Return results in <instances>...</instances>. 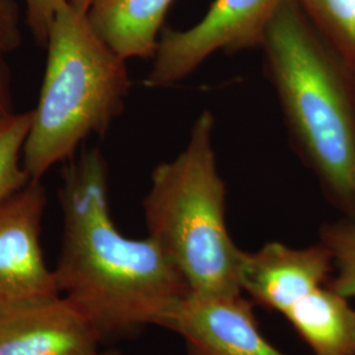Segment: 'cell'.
Here are the masks:
<instances>
[{"label":"cell","mask_w":355,"mask_h":355,"mask_svg":"<svg viewBox=\"0 0 355 355\" xmlns=\"http://www.w3.org/2000/svg\"><path fill=\"white\" fill-rule=\"evenodd\" d=\"M23 42L21 12L16 0H0V54L17 51Z\"/></svg>","instance_id":"2e32d148"},{"label":"cell","mask_w":355,"mask_h":355,"mask_svg":"<svg viewBox=\"0 0 355 355\" xmlns=\"http://www.w3.org/2000/svg\"><path fill=\"white\" fill-rule=\"evenodd\" d=\"M306 17L355 76V0H296Z\"/></svg>","instance_id":"7c38bea8"},{"label":"cell","mask_w":355,"mask_h":355,"mask_svg":"<svg viewBox=\"0 0 355 355\" xmlns=\"http://www.w3.org/2000/svg\"><path fill=\"white\" fill-rule=\"evenodd\" d=\"M46 66L26 136L23 165L41 180L51 166L74 157L92 135H104L124 111L130 78L127 61L92 26L87 13L64 4L46 42Z\"/></svg>","instance_id":"277c9868"},{"label":"cell","mask_w":355,"mask_h":355,"mask_svg":"<svg viewBox=\"0 0 355 355\" xmlns=\"http://www.w3.org/2000/svg\"><path fill=\"white\" fill-rule=\"evenodd\" d=\"M58 202L62 239L53 272L60 293L102 341L148 325L165 328L190 287L149 236L129 239L116 228L108 165L98 148L64 162Z\"/></svg>","instance_id":"6da1fadb"},{"label":"cell","mask_w":355,"mask_h":355,"mask_svg":"<svg viewBox=\"0 0 355 355\" xmlns=\"http://www.w3.org/2000/svg\"><path fill=\"white\" fill-rule=\"evenodd\" d=\"M287 1L290 0H214L198 24L183 31L162 29L144 86H173L217 51L261 48L267 26Z\"/></svg>","instance_id":"5b68a950"},{"label":"cell","mask_w":355,"mask_h":355,"mask_svg":"<svg viewBox=\"0 0 355 355\" xmlns=\"http://www.w3.org/2000/svg\"><path fill=\"white\" fill-rule=\"evenodd\" d=\"M173 0H94L89 26L125 61L153 58Z\"/></svg>","instance_id":"30bf717a"},{"label":"cell","mask_w":355,"mask_h":355,"mask_svg":"<svg viewBox=\"0 0 355 355\" xmlns=\"http://www.w3.org/2000/svg\"><path fill=\"white\" fill-rule=\"evenodd\" d=\"M45 207L36 179L0 203V309L61 295L41 246Z\"/></svg>","instance_id":"8992f818"},{"label":"cell","mask_w":355,"mask_h":355,"mask_svg":"<svg viewBox=\"0 0 355 355\" xmlns=\"http://www.w3.org/2000/svg\"><path fill=\"white\" fill-rule=\"evenodd\" d=\"M215 116L195 119L186 148L152 173L144 199L148 236L200 295L240 293L241 250L225 218V183L215 153Z\"/></svg>","instance_id":"3957f363"},{"label":"cell","mask_w":355,"mask_h":355,"mask_svg":"<svg viewBox=\"0 0 355 355\" xmlns=\"http://www.w3.org/2000/svg\"><path fill=\"white\" fill-rule=\"evenodd\" d=\"M283 316L313 355H355V309L330 287L309 292Z\"/></svg>","instance_id":"8fae6325"},{"label":"cell","mask_w":355,"mask_h":355,"mask_svg":"<svg viewBox=\"0 0 355 355\" xmlns=\"http://www.w3.org/2000/svg\"><path fill=\"white\" fill-rule=\"evenodd\" d=\"M333 268L329 250L321 242L302 249L268 242L254 253L243 252L239 283L257 303L284 315L322 286Z\"/></svg>","instance_id":"9c48e42d"},{"label":"cell","mask_w":355,"mask_h":355,"mask_svg":"<svg viewBox=\"0 0 355 355\" xmlns=\"http://www.w3.org/2000/svg\"><path fill=\"white\" fill-rule=\"evenodd\" d=\"M92 1H94V0H69L70 6H71L76 11L80 13H87L89 7H91V4H92Z\"/></svg>","instance_id":"ac0fdd59"},{"label":"cell","mask_w":355,"mask_h":355,"mask_svg":"<svg viewBox=\"0 0 355 355\" xmlns=\"http://www.w3.org/2000/svg\"><path fill=\"white\" fill-rule=\"evenodd\" d=\"M320 242L329 250L337 275L328 287L345 297H355V220L343 217L324 224L320 229Z\"/></svg>","instance_id":"5bb4252c"},{"label":"cell","mask_w":355,"mask_h":355,"mask_svg":"<svg viewBox=\"0 0 355 355\" xmlns=\"http://www.w3.org/2000/svg\"><path fill=\"white\" fill-rule=\"evenodd\" d=\"M96 355H120L117 354V353H114V352H111V353H98Z\"/></svg>","instance_id":"d6986e66"},{"label":"cell","mask_w":355,"mask_h":355,"mask_svg":"<svg viewBox=\"0 0 355 355\" xmlns=\"http://www.w3.org/2000/svg\"><path fill=\"white\" fill-rule=\"evenodd\" d=\"M67 1L69 0H24L26 26L38 45L46 46L55 13Z\"/></svg>","instance_id":"9a60e30c"},{"label":"cell","mask_w":355,"mask_h":355,"mask_svg":"<svg viewBox=\"0 0 355 355\" xmlns=\"http://www.w3.org/2000/svg\"><path fill=\"white\" fill-rule=\"evenodd\" d=\"M101 341L62 295L0 309V355H96Z\"/></svg>","instance_id":"ba28073f"},{"label":"cell","mask_w":355,"mask_h":355,"mask_svg":"<svg viewBox=\"0 0 355 355\" xmlns=\"http://www.w3.org/2000/svg\"><path fill=\"white\" fill-rule=\"evenodd\" d=\"M261 49L297 154L327 199L355 220V76L296 0L267 26Z\"/></svg>","instance_id":"7a4b0ae2"},{"label":"cell","mask_w":355,"mask_h":355,"mask_svg":"<svg viewBox=\"0 0 355 355\" xmlns=\"http://www.w3.org/2000/svg\"><path fill=\"white\" fill-rule=\"evenodd\" d=\"M15 114L16 112L13 111L11 71L4 60V55L0 54V125Z\"/></svg>","instance_id":"e0dca14e"},{"label":"cell","mask_w":355,"mask_h":355,"mask_svg":"<svg viewBox=\"0 0 355 355\" xmlns=\"http://www.w3.org/2000/svg\"><path fill=\"white\" fill-rule=\"evenodd\" d=\"M165 329L184 340L189 355H286L262 336L253 305L243 299L242 292L190 291L167 318Z\"/></svg>","instance_id":"52a82bcc"},{"label":"cell","mask_w":355,"mask_h":355,"mask_svg":"<svg viewBox=\"0 0 355 355\" xmlns=\"http://www.w3.org/2000/svg\"><path fill=\"white\" fill-rule=\"evenodd\" d=\"M33 111L15 114L0 125V203L23 189L31 177L23 165V150Z\"/></svg>","instance_id":"4fadbf2b"}]
</instances>
